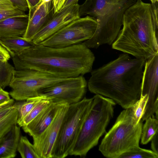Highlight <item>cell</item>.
<instances>
[{
	"label": "cell",
	"mask_w": 158,
	"mask_h": 158,
	"mask_svg": "<svg viewBox=\"0 0 158 158\" xmlns=\"http://www.w3.org/2000/svg\"><path fill=\"white\" fill-rule=\"evenodd\" d=\"M28 22V15L15 17L0 21V38L23 37Z\"/></svg>",
	"instance_id": "2e32d148"
},
{
	"label": "cell",
	"mask_w": 158,
	"mask_h": 158,
	"mask_svg": "<svg viewBox=\"0 0 158 158\" xmlns=\"http://www.w3.org/2000/svg\"><path fill=\"white\" fill-rule=\"evenodd\" d=\"M147 95L140 96L139 98L131 107L133 113V120L135 125L141 120L148 101Z\"/></svg>",
	"instance_id": "484cf974"
},
{
	"label": "cell",
	"mask_w": 158,
	"mask_h": 158,
	"mask_svg": "<svg viewBox=\"0 0 158 158\" xmlns=\"http://www.w3.org/2000/svg\"><path fill=\"white\" fill-rule=\"evenodd\" d=\"M14 103V99H11L9 101L0 105V110L6 107L12 105Z\"/></svg>",
	"instance_id": "d590c367"
},
{
	"label": "cell",
	"mask_w": 158,
	"mask_h": 158,
	"mask_svg": "<svg viewBox=\"0 0 158 158\" xmlns=\"http://www.w3.org/2000/svg\"><path fill=\"white\" fill-rule=\"evenodd\" d=\"M66 0H52L54 13L61 9Z\"/></svg>",
	"instance_id": "1f68e13d"
},
{
	"label": "cell",
	"mask_w": 158,
	"mask_h": 158,
	"mask_svg": "<svg viewBox=\"0 0 158 158\" xmlns=\"http://www.w3.org/2000/svg\"><path fill=\"white\" fill-rule=\"evenodd\" d=\"M14 67L8 61H0V89H4L9 85L13 79Z\"/></svg>",
	"instance_id": "44dd1931"
},
{
	"label": "cell",
	"mask_w": 158,
	"mask_h": 158,
	"mask_svg": "<svg viewBox=\"0 0 158 158\" xmlns=\"http://www.w3.org/2000/svg\"><path fill=\"white\" fill-rule=\"evenodd\" d=\"M36 44L32 41H28L22 37L0 38V44L6 49L11 56Z\"/></svg>",
	"instance_id": "ac0fdd59"
},
{
	"label": "cell",
	"mask_w": 158,
	"mask_h": 158,
	"mask_svg": "<svg viewBox=\"0 0 158 158\" xmlns=\"http://www.w3.org/2000/svg\"><path fill=\"white\" fill-rule=\"evenodd\" d=\"M45 98L42 96L38 95L26 100L14 102L13 106L18 111L17 124L21 122L36 104Z\"/></svg>",
	"instance_id": "d6986e66"
},
{
	"label": "cell",
	"mask_w": 158,
	"mask_h": 158,
	"mask_svg": "<svg viewBox=\"0 0 158 158\" xmlns=\"http://www.w3.org/2000/svg\"><path fill=\"white\" fill-rule=\"evenodd\" d=\"M123 28L112 48L148 60L158 53V2H136L124 13Z\"/></svg>",
	"instance_id": "3957f363"
},
{
	"label": "cell",
	"mask_w": 158,
	"mask_h": 158,
	"mask_svg": "<svg viewBox=\"0 0 158 158\" xmlns=\"http://www.w3.org/2000/svg\"><path fill=\"white\" fill-rule=\"evenodd\" d=\"M69 105L63 102L55 118L45 130L33 138L35 150L39 158H51V153L64 114Z\"/></svg>",
	"instance_id": "7c38bea8"
},
{
	"label": "cell",
	"mask_w": 158,
	"mask_h": 158,
	"mask_svg": "<svg viewBox=\"0 0 158 158\" xmlns=\"http://www.w3.org/2000/svg\"><path fill=\"white\" fill-rule=\"evenodd\" d=\"M9 93L2 89H0V105L10 100Z\"/></svg>",
	"instance_id": "f546056e"
},
{
	"label": "cell",
	"mask_w": 158,
	"mask_h": 158,
	"mask_svg": "<svg viewBox=\"0 0 158 158\" xmlns=\"http://www.w3.org/2000/svg\"><path fill=\"white\" fill-rule=\"evenodd\" d=\"M25 12L17 7L7 9L0 12V21L15 17L26 16L27 15Z\"/></svg>",
	"instance_id": "4316f807"
},
{
	"label": "cell",
	"mask_w": 158,
	"mask_h": 158,
	"mask_svg": "<svg viewBox=\"0 0 158 158\" xmlns=\"http://www.w3.org/2000/svg\"><path fill=\"white\" fill-rule=\"evenodd\" d=\"M51 102L50 101L46 98L41 101L33 107L28 114L18 125L20 127H22L27 125Z\"/></svg>",
	"instance_id": "d4e9b609"
},
{
	"label": "cell",
	"mask_w": 158,
	"mask_h": 158,
	"mask_svg": "<svg viewBox=\"0 0 158 158\" xmlns=\"http://www.w3.org/2000/svg\"><path fill=\"white\" fill-rule=\"evenodd\" d=\"M97 23L87 15L73 21L40 44L62 48L79 44L90 39L94 34Z\"/></svg>",
	"instance_id": "9c48e42d"
},
{
	"label": "cell",
	"mask_w": 158,
	"mask_h": 158,
	"mask_svg": "<svg viewBox=\"0 0 158 158\" xmlns=\"http://www.w3.org/2000/svg\"><path fill=\"white\" fill-rule=\"evenodd\" d=\"M158 154L152 150L134 148L120 155L118 158H158Z\"/></svg>",
	"instance_id": "cb8c5ba5"
},
{
	"label": "cell",
	"mask_w": 158,
	"mask_h": 158,
	"mask_svg": "<svg viewBox=\"0 0 158 158\" xmlns=\"http://www.w3.org/2000/svg\"><path fill=\"white\" fill-rule=\"evenodd\" d=\"M68 78L32 69L15 70L9 86L11 89L9 94L17 101L26 100L38 96L42 89Z\"/></svg>",
	"instance_id": "ba28073f"
},
{
	"label": "cell",
	"mask_w": 158,
	"mask_h": 158,
	"mask_svg": "<svg viewBox=\"0 0 158 158\" xmlns=\"http://www.w3.org/2000/svg\"><path fill=\"white\" fill-rule=\"evenodd\" d=\"M142 121L135 125L131 107L123 110L102 140L99 150L106 157L118 158L123 153L139 146Z\"/></svg>",
	"instance_id": "8992f818"
},
{
	"label": "cell",
	"mask_w": 158,
	"mask_h": 158,
	"mask_svg": "<svg viewBox=\"0 0 158 158\" xmlns=\"http://www.w3.org/2000/svg\"><path fill=\"white\" fill-rule=\"evenodd\" d=\"M10 58L11 56L9 52L0 44V61H7Z\"/></svg>",
	"instance_id": "f1b7e54d"
},
{
	"label": "cell",
	"mask_w": 158,
	"mask_h": 158,
	"mask_svg": "<svg viewBox=\"0 0 158 158\" xmlns=\"http://www.w3.org/2000/svg\"><path fill=\"white\" fill-rule=\"evenodd\" d=\"M17 151L22 158H39L35 150L33 144L30 142L25 136L21 135Z\"/></svg>",
	"instance_id": "603a6c76"
},
{
	"label": "cell",
	"mask_w": 158,
	"mask_h": 158,
	"mask_svg": "<svg viewBox=\"0 0 158 158\" xmlns=\"http://www.w3.org/2000/svg\"><path fill=\"white\" fill-rule=\"evenodd\" d=\"M18 118V111L14 108L8 115L0 120V140L14 125L17 124Z\"/></svg>",
	"instance_id": "7402d4cb"
},
{
	"label": "cell",
	"mask_w": 158,
	"mask_h": 158,
	"mask_svg": "<svg viewBox=\"0 0 158 158\" xmlns=\"http://www.w3.org/2000/svg\"><path fill=\"white\" fill-rule=\"evenodd\" d=\"M136 1L86 0L79 5V16L88 15L96 20L97 25L93 36L83 43L89 48L112 44L122 26L124 13Z\"/></svg>",
	"instance_id": "277c9868"
},
{
	"label": "cell",
	"mask_w": 158,
	"mask_h": 158,
	"mask_svg": "<svg viewBox=\"0 0 158 158\" xmlns=\"http://www.w3.org/2000/svg\"><path fill=\"white\" fill-rule=\"evenodd\" d=\"M54 14L52 0L42 2L29 10L28 25L23 37L28 41H32L35 35L51 19Z\"/></svg>",
	"instance_id": "5bb4252c"
},
{
	"label": "cell",
	"mask_w": 158,
	"mask_h": 158,
	"mask_svg": "<svg viewBox=\"0 0 158 158\" xmlns=\"http://www.w3.org/2000/svg\"><path fill=\"white\" fill-rule=\"evenodd\" d=\"M93 99V97H84L79 102L69 105L53 148L51 158H64L69 155L92 107Z\"/></svg>",
	"instance_id": "52a82bcc"
},
{
	"label": "cell",
	"mask_w": 158,
	"mask_h": 158,
	"mask_svg": "<svg viewBox=\"0 0 158 158\" xmlns=\"http://www.w3.org/2000/svg\"><path fill=\"white\" fill-rule=\"evenodd\" d=\"M79 5H72L62 8L54 14L51 19L35 35L32 41L39 44L60 29L79 18Z\"/></svg>",
	"instance_id": "4fadbf2b"
},
{
	"label": "cell",
	"mask_w": 158,
	"mask_h": 158,
	"mask_svg": "<svg viewBox=\"0 0 158 158\" xmlns=\"http://www.w3.org/2000/svg\"><path fill=\"white\" fill-rule=\"evenodd\" d=\"M152 3H155L156 2H158V0H150Z\"/></svg>",
	"instance_id": "8d00e7d4"
},
{
	"label": "cell",
	"mask_w": 158,
	"mask_h": 158,
	"mask_svg": "<svg viewBox=\"0 0 158 158\" xmlns=\"http://www.w3.org/2000/svg\"><path fill=\"white\" fill-rule=\"evenodd\" d=\"M62 103L52 102L28 124L22 127L23 131L33 138L40 136L52 122Z\"/></svg>",
	"instance_id": "9a60e30c"
},
{
	"label": "cell",
	"mask_w": 158,
	"mask_h": 158,
	"mask_svg": "<svg viewBox=\"0 0 158 158\" xmlns=\"http://www.w3.org/2000/svg\"><path fill=\"white\" fill-rule=\"evenodd\" d=\"M147 95L148 101L142 121L156 114L158 118V53L146 60L141 83L140 96Z\"/></svg>",
	"instance_id": "8fae6325"
},
{
	"label": "cell",
	"mask_w": 158,
	"mask_h": 158,
	"mask_svg": "<svg viewBox=\"0 0 158 158\" xmlns=\"http://www.w3.org/2000/svg\"><path fill=\"white\" fill-rule=\"evenodd\" d=\"M42 0V2L44 3L45 2H49L50 1H51V0Z\"/></svg>",
	"instance_id": "74e56055"
},
{
	"label": "cell",
	"mask_w": 158,
	"mask_h": 158,
	"mask_svg": "<svg viewBox=\"0 0 158 158\" xmlns=\"http://www.w3.org/2000/svg\"><path fill=\"white\" fill-rule=\"evenodd\" d=\"M11 57L15 70L32 69L67 78L91 72L95 59L83 43L62 48L36 44Z\"/></svg>",
	"instance_id": "6da1fadb"
},
{
	"label": "cell",
	"mask_w": 158,
	"mask_h": 158,
	"mask_svg": "<svg viewBox=\"0 0 158 158\" xmlns=\"http://www.w3.org/2000/svg\"><path fill=\"white\" fill-rule=\"evenodd\" d=\"M15 7L25 11L28 9L26 0H8Z\"/></svg>",
	"instance_id": "83f0119b"
},
{
	"label": "cell",
	"mask_w": 158,
	"mask_h": 158,
	"mask_svg": "<svg viewBox=\"0 0 158 158\" xmlns=\"http://www.w3.org/2000/svg\"><path fill=\"white\" fill-rule=\"evenodd\" d=\"M13 105L6 107L0 110V120L8 115L12 110L14 108Z\"/></svg>",
	"instance_id": "d6a6232c"
},
{
	"label": "cell",
	"mask_w": 158,
	"mask_h": 158,
	"mask_svg": "<svg viewBox=\"0 0 158 158\" xmlns=\"http://www.w3.org/2000/svg\"><path fill=\"white\" fill-rule=\"evenodd\" d=\"M20 127L16 124L0 140V158H13L16 155L21 136Z\"/></svg>",
	"instance_id": "e0dca14e"
},
{
	"label": "cell",
	"mask_w": 158,
	"mask_h": 158,
	"mask_svg": "<svg viewBox=\"0 0 158 158\" xmlns=\"http://www.w3.org/2000/svg\"><path fill=\"white\" fill-rule=\"evenodd\" d=\"M158 132L153 136L151 139V148L152 150L158 154Z\"/></svg>",
	"instance_id": "4dcf8cb0"
},
{
	"label": "cell",
	"mask_w": 158,
	"mask_h": 158,
	"mask_svg": "<svg viewBox=\"0 0 158 158\" xmlns=\"http://www.w3.org/2000/svg\"><path fill=\"white\" fill-rule=\"evenodd\" d=\"M93 97L92 107L69 155L85 156L98 144L113 117L116 103L113 100L99 94Z\"/></svg>",
	"instance_id": "5b68a950"
},
{
	"label": "cell",
	"mask_w": 158,
	"mask_h": 158,
	"mask_svg": "<svg viewBox=\"0 0 158 158\" xmlns=\"http://www.w3.org/2000/svg\"><path fill=\"white\" fill-rule=\"evenodd\" d=\"M146 60L120 54L116 59L92 70L87 83L89 90L109 98L124 109L139 98Z\"/></svg>",
	"instance_id": "7a4b0ae2"
},
{
	"label": "cell",
	"mask_w": 158,
	"mask_h": 158,
	"mask_svg": "<svg viewBox=\"0 0 158 158\" xmlns=\"http://www.w3.org/2000/svg\"><path fill=\"white\" fill-rule=\"evenodd\" d=\"M142 126L141 135V142L146 144L151 140L158 131V120L153 115L147 119Z\"/></svg>",
	"instance_id": "ffe728a7"
},
{
	"label": "cell",
	"mask_w": 158,
	"mask_h": 158,
	"mask_svg": "<svg viewBox=\"0 0 158 158\" xmlns=\"http://www.w3.org/2000/svg\"><path fill=\"white\" fill-rule=\"evenodd\" d=\"M29 10L31 9L42 2L41 0H26Z\"/></svg>",
	"instance_id": "836d02e7"
},
{
	"label": "cell",
	"mask_w": 158,
	"mask_h": 158,
	"mask_svg": "<svg viewBox=\"0 0 158 158\" xmlns=\"http://www.w3.org/2000/svg\"><path fill=\"white\" fill-rule=\"evenodd\" d=\"M87 82L83 75L68 78L58 83L41 90L39 95L56 102H65L70 105L83 98L86 90Z\"/></svg>",
	"instance_id": "30bf717a"
},
{
	"label": "cell",
	"mask_w": 158,
	"mask_h": 158,
	"mask_svg": "<svg viewBox=\"0 0 158 158\" xmlns=\"http://www.w3.org/2000/svg\"><path fill=\"white\" fill-rule=\"evenodd\" d=\"M78 1L79 0H66L62 8L72 5L78 4Z\"/></svg>",
	"instance_id": "e575fe53"
}]
</instances>
